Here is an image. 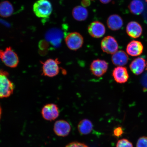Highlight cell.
Listing matches in <instances>:
<instances>
[{"label":"cell","instance_id":"obj_1","mask_svg":"<svg viewBox=\"0 0 147 147\" xmlns=\"http://www.w3.org/2000/svg\"><path fill=\"white\" fill-rule=\"evenodd\" d=\"M14 86L9 79V73L0 69V98H6L13 93Z\"/></svg>","mask_w":147,"mask_h":147},{"label":"cell","instance_id":"obj_13","mask_svg":"<svg viewBox=\"0 0 147 147\" xmlns=\"http://www.w3.org/2000/svg\"><path fill=\"white\" fill-rule=\"evenodd\" d=\"M143 50V47L140 42L132 41L128 44L126 47L127 54L131 56L135 57L142 54Z\"/></svg>","mask_w":147,"mask_h":147},{"label":"cell","instance_id":"obj_19","mask_svg":"<svg viewBox=\"0 0 147 147\" xmlns=\"http://www.w3.org/2000/svg\"><path fill=\"white\" fill-rule=\"evenodd\" d=\"M93 125L91 121L87 119L81 121L78 125L79 133L82 135H87L93 130Z\"/></svg>","mask_w":147,"mask_h":147},{"label":"cell","instance_id":"obj_20","mask_svg":"<svg viewBox=\"0 0 147 147\" xmlns=\"http://www.w3.org/2000/svg\"><path fill=\"white\" fill-rule=\"evenodd\" d=\"M128 7L131 13L137 15L142 13L144 9V5L140 0H133Z\"/></svg>","mask_w":147,"mask_h":147},{"label":"cell","instance_id":"obj_16","mask_svg":"<svg viewBox=\"0 0 147 147\" xmlns=\"http://www.w3.org/2000/svg\"><path fill=\"white\" fill-rule=\"evenodd\" d=\"M128 57L123 51H119L113 54L112 57V61L115 65L119 67L125 65L127 63Z\"/></svg>","mask_w":147,"mask_h":147},{"label":"cell","instance_id":"obj_21","mask_svg":"<svg viewBox=\"0 0 147 147\" xmlns=\"http://www.w3.org/2000/svg\"><path fill=\"white\" fill-rule=\"evenodd\" d=\"M116 147H133V146L128 140L123 138L117 141Z\"/></svg>","mask_w":147,"mask_h":147},{"label":"cell","instance_id":"obj_6","mask_svg":"<svg viewBox=\"0 0 147 147\" xmlns=\"http://www.w3.org/2000/svg\"><path fill=\"white\" fill-rule=\"evenodd\" d=\"M41 114L45 120L51 121H54L59 116V109L56 104H47L42 108Z\"/></svg>","mask_w":147,"mask_h":147},{"label":"cell","instance_id":"obj_25","mask_svg":"<svg viewBox=\"0 0 147 147\" xmlns=\"http://www.w3.org/2000/svg\"><path fill=\"white\" fill-rule=\"evenodd\" d=\"M81 4L82 6L85 8L90 6L91 4V1L90 0H82Z\"/></svg>","mask_w":147,"mask_h":147},{"label":"cell","instance_id":"obj_15","mask_svg":"<svg viewBox=\"0 0 147 147\" xmlns=\"http://www.w3.org/2000/svg\"><path fill=\"white\" fill-rule=\"evenodd\" d=\"M123 24L122 18L117 14H113L109 16L107 20V25L111 30L116 31L119 30Z\"/></svg>","mask_w":147,"mask_h":147},{"label":"cell","instance_id":"obj_24","mask_svg":"<svg viewBox=\"0 0 147 147\" xmlns=\"http://www.w3.org/2000/svg\"><path fill=\"white\" fill-rule=\"evenodd\" d=\"M65 147H89L83 143L73 142L69 143Z\"/></svg>","mask_w":147,"mask_h":147},{"label":"cell","instance_id":"obj_22","mask_svg":"<svg viewBox=\"0 0 147 147\" xmlns=\"http://www.w3.org/2000/svg\"><path fill=\"white\" fill-rule=\"evenodd\" d=\"M136 147H147V137L140 138L137 141Z\"/></svg>","mask_w":147,"mask_h":147},{"label":"cell","instance_id":"obj_29","mask_svg":"<svg viewBox=\"0 0 147 147\" xmlns=\"http://www.w3.org/2000/svg\"></svg>","mask_w":147,"mask_h":147},{"label":"cell","instance_id":"obj_8","mask_svg":"<svg viewBox=\"0 0 147 147\" xmlns=\"http://www.w3.org/2000/svg\"><path fill=\"white\" fill-rule=\"evenodd\" d=\"M108 67V63L105 61L97 59L93 60L92 62L90 69L94 76L100 77L106 72Z\"/></svg>","mask_w":147,"mask_h":147},{"label":"cell","instance_id":"obj_4","mask_svg":"<svg viewBox=\"0 0 147 147\" xmlns=\"http://www.w3.org/2000/svg\"><path fill=\"white\" fill-rule=\"evenodd\" d=\"M42 72L44 76L53 78L59 73L60 62L58 58L56 59H49L42 62Z\"/></svg>","mask_w":147,"mask_h":147},{"label":"cell","instance_id":"obj_28","mask_svg":"<svg viewBox=\"0 0 147 147\" xmlns=\"http://www.w3.org/2000/svg\"><path fill=\"white\" fill-rule=\"evenodd\" d=\"M90 1H94L95 0H90Z\"/></svg>","mask_w":147,"mask_h":147},{"label":"cell","instance_id":"obj_18","mask_svg":"<svg viewBox=\"0 0 147 147\" xmlns=\"http://www.w3.org/2000/svg\"><path fill=\"white\" fill-rule=\"evenodd\" d=\"M13 12V7L10 2L5 1L0 3V16L1 17H10Z\"/></svg>","mask_w":147,"mask_h":147},{"label":"cell","instance_id":"obj_27","mask_svg":"<svg viewBox=\"0 0 147 147\" xmlns=\"http://www.w3.org/2000/svg\"><path fill=\"white\" fill-rule=\"evenodd\" d=\"M2 113V110L1 106H0V119H1Z\"/></svg>","mask_w":147,"mask_h":147},{"label":"cell","instance_id":"obj_2","mask_svg":"<svg viewBox=\"0 0 147 147\" xmlns=\"http://www.w3.org/2000/svg\"><path fill=\"white\" fill-rule=\"evenodd\" d=\"M33 9L37 17L44 18H48L53 10L52 5L48 0H38L33 5Z\"/></svg>","mask_w":147,"mask_h":147},{"label":"cell","instance_id":"obj_23","mask_svg":"<svg viewBox=\"0 0 147 147\" xmlns=\"http://www.w3.org/2000/svg\"><path fill=\"white\" fill-rule=\"evenodd\" d=\"M124 133L123 128L121 126H118L114 129L113 134L114 136L117 138L122 136Z\"/></svg>","mask_w":147,"mask_h":147},{"label":"cell","instance_id":"obj_7","mask_svg":"<svg viewBox=\"0 0 147 147\" xmlns=\"http://www.w3.org/2000/svg\"><path fill=\"white\" fill-rule=\"evenodd\" d=\"M101 47L103 51L108 54H113L118 50V44L113 37H105L101 42Z\"/></svg>","mask_w":147,"mask_h":147},{"label":"cell","instance_id":"obj_14","mask_svg":"<svg viewBox=\"0 0 147 147\" xmlns=\"http://www.w3.org/2000/svg\"><path fill=\"white\" fill-rule=\"evenodd\" d=\"M146 67V60L142 57L135 59L131 62L129 66L130 70L136 75H139L142 73Z\"/></svg>","mask_w":147,"mask_h":147},{"label":"cell","instance_id":"obj_12","mask_svg":"<svg viewBox=\"0 0 147 147\" xmlns=\"http://www.w3.org/2000/svg\"><path fill=\"white\" fill-rule=\"evenodd\" d=\"M126 30L128 35L133 38L139 37L142 33V27L139 23L135 21L130 22L128 24Z\"/></svg>","mask_w":147,"mask_h":147},{"label":"cell","instance_id":"obj_11","mask_svg":"<svg viewBox=\"0 0 147 147\" xmlns=\"http://www.w3.org/2000/svg\"><path fill=\"white\" fill-rule=\"evenodd\" d=\"M112 75L115 81L120 84L125 83L129 78L126 68L122 67L115 68Z\"/></svg>","mask_w":147,"mask_h":147},{"label":"cell","instance_id":"obj_3","mask_svg":"<svg viewBox=\"0 0 147 147\" xmlns=\"http://www.w3.org/2000/svg\"><path fill=\"white\" fill-rule=\"evenodd\" d=\"M0 58L5 65L11 68L17 67L19 63L18 55L11 47L6 48L5 51L0 49Z\"/></svg>","mask_w":147,"mask_h":147},{"label":"cell","instance_id":"obj_26","mask_svg":"<svg viewBox=\"0 0 147 147\" xmlns=\"http://www.w3.org/2000/svg\"><path fill=\"white\" fill-rule=\"evenodd\" d=\"M100 1L104 4H107L111 1V0H100Z\"/></svg>","mask_w":147,"mask_h":147},{"label":"cell","instance_id":"obj_10","mask_svg":"<svg viewBox=\"0 0 147 147\" xmlns=\"http://www.w3.org/2000/svg\"><path fill=\"white\" fill-rule=\"evenodd\" d=\"M70 125L64 120L57 121L54 125V131L57 136L65 137L69 135L71 130Z\"/></svg>","mask_w":147,"mask_h":147},{"label":"cell","instance_id":"obj_5","mask_svg":"<svg viewBox=\"0 0 147 147\" xmlns=\"http://www.w3.org/2000/svg\"><path fill=\"white\" fill-rule=\"evenodd\" d=\"M66 45L71 50L76 51L81 48L83 45L84 40L80 33L73 32L68 34L65 36Z\"/></svg>","mask_w":147,"mask_h":147},{"label":"cell","instance_id":"obj_30","mask_svg":"<svg viewBox=\"0 0 147 147\" xmlns=\"http://www.w3.org/2000/svg\"><path fill=\"white\" fill-rule=\"evenodd\" d=\"M146 1L147 2V0H146Z\"/></svg>","mask_w":147,"mask_h":147},{"label":"cell","instance_id":"obj_17","mask_svg":"<svg viewBox=\"0 0 147 147\" xmlns=\"http://www.w3.org/2000/svg\"><path fill=\"white\" fill-rule=\"evenodd\" d=\"M72 15L74 18L77 21H84L88 17V11L85 7L78 5L73 9Z\"/></svg>","mask_w":147,"mask_h":147},{"label":"cell","instance_id":"obj_9","mask_svg":"<svg viewBox=\"0 0 147 147\" xmlns=\"http://www.w3.org/2000/svg\"><path fill=\"white\" fill-rule=\"evenodd\" d=\"M88 32L90 35L92 37L100 38L105 34V27L103 24L100 22H93L88 26Z\"/></svg>","mask_w":147,"mask_h":147}]
</instances>
